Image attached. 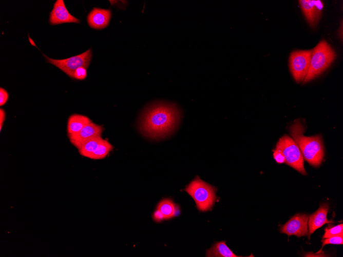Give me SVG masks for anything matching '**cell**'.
Returning a JSON list of instances; mask_svg holds the SVG:
<instances>
[{"label": "cell", "mask_w": 343, "mask_h": 257, "mask_svg": "<svg viewBox=\"0 0 343 257\" xmlns=\"http://www.w3.org/2000/svg\"><path fill=\"white\" fill-rule=\"evenodd\" d=\"M9 97V94L7 91L1 87L0 88V106H2L5 104Z\"/></svg>", "instance_id": "603a6c76"}, {"label": "cell", "mask_w": 343, "mask_h": 257, "mask_svg": "<svg viewBox=\"0 0 343 257\" xmlns=\"http://www.w3.org/2000/svg\"><path fill=\"white\" fill-rule=\"evenodd\" d=\"M309 215L304 213H297L292 216L285 224L281 226L280 231L289 236L296 235L299 238L308 235V223Z\"/></svg>", "instance_id": "ba28073f"}, {"label": "cell", "mask_w": 343, "mask_h": 257, "mask_svg": "<svg viewBox=\"0 0 343 257\" xmlns=\"http://www.w3.org/2000/svg\"><path fill=\"white\" fill-rule=\"evenodd\" d=\"M276 148L279 149L285 157V163L301 174L306 175L303 157L296 143L290 136L284 135L278 140Z\"/></svg>", "instance_id": "5b68a950"}, {"label": "cell", "mask_w": 343, "mask_h": 257, "mask_svg": "<svg viewBox=\"0 0 343 257\" xmlns=\"http://www.w3.org/2000/svg\"><path fill=\"white\" fill-rule=\"evenodd\" d=\"M273 156L277 163L281 164L285 163V157L279 149L276 148L274 150Z\"/></svg>", "instance_id": "7402d4cb"}, {"label": "cell", "mask_w": 343, "mask_h": 257, "mask_svg": "<svg viewBox=\"0 0 343 257\" xmlns=\"http://www.w3.org/2000/svg\"><path fill=\"white\" fill-rule=\"evenodd\" d=\"M51 25L66 23H80V20L72 15L66 8L63 0H57L50 12L49 19Z\"/></svg>", "instance_id": "8fae6325"}, {"label": "cell", "mask_w": 343, "mask_h": 257, "mask_svg": "<svg viewBox=\"0 0 343 257\" xmlns=\"http://www.w3.org/2000/svg\"><path fill=\"white\" fill-rule=\"evenodd\" d=\"M87 76V68L81 67L77 69L73 73L72 78L79 80H84Z\"/></svg>", "instance_id": "44dd1931"}, {"label": "cell", "mask_w": 343, "mask_h": 257, "mask_svg": "<svg viewBox=\"0 0 343 257\" xmlns=\"http://www.w3.org/2000/svg\"><path fill=\"white\" fill-rule=\"evenodd\" d=\"M322 238L326 239L333 236L343 235V225L339 224L330 228H326Z\"/></svg>", "instance_id": "d6986e66"}, {"label": "cell", "mask_w": 343, "mask_h": 257, "mask_svg": "<svg viewBox=\"0 0 343 257\" xmlns=\"http://www.w3.org/2000/svg\"><path fill=\"white\" fill-rule=\"evenodd\" d=\"M329 210V205L327 203H322L314 213L309 217V236H310L316 229L320 228L327 223L331 222L328 220L327 215Z\"/></svg>", "instance_id": "4fadbf2b"}, {"label": "cell", "mask_w": 343, "mask_h": 257, "mask_svg": "<svg viewBox=\"0 0 343 257\" xmlns=\"http://www.w3.org/2000/svg\"><path fill=\"white\" fill-rule=\"evenodd\" d=\"M91 122V120L85 115L79 114L71 115L67 122V130L68 134L78 132Z\"/></svg>", "instance_id": "5bb4252c"}, {"label": "cell", "mask_w": 343, "mask_h": 257, "mask_svg": "<svg viewBox=\"0 0 343 257\" xmlns=\"http://www.w3.org/2000/svg\"><path fill=\"white\" fill-rule=\"evenodd\" d=\"M47 62L55 66L69 76L72 78L75 70L79 67L87 68L91 59V49L83 53L63 60H54L44 55Z\"/></svg>", "instance_id": "52a82bcc"}, {"label": "cell", "mask_w": 343, "mask_h": 257, "mask_svg": "<svg viewBox=\"0 0 343 257\" xmlns=\"http://www.w3.org/2000/svg\"><path fill=\"white\" fill-rule=\"evenodd\" d=\"M184 190L194 200L199 211L209 210L216 201L214 187L198 176L186 186Z\"/></svg>", "instance_id": "277c9868"}, {"label": "cell", "mask_w": 343, "mask_h": 257, "mask_svg": "<svg viewBox=\"0 0 343 257\" xmlns=\"http://www.w3.org/2000/svg\"><path fill=\"white\" fill-rule=\"evenodd\" d=\"M207 257H239L226 245L225 241L216 243L206 252Z\"/></svg>", "instance_id": "9a60e30c"}, {"label": "cell", "mask_w": 343, "mask_h": 257, "mask_svg": "<svg viewBox=\"0 0 343 257\" xmlns=\"http://www.w3.org/2000/svg\"><path fill=\"white\" fill-rule=\"evenodd\" d=\"M305 129L298 121L290 127L292 138L298 145L303 158L312 166L317 167L324 156V146L322 137L318 134L312 136H304Z\"/></svg>", "instance_id": "7a4b0ae2"}, {"label": "cell", "mask_w": 343, "mask_h": 257, "mask_svg": "<svg viewBox=\"0 0 343 257\" xmlns=\"http://www.w3.org/2000/svg\"><path fill=\"white\" fill-rule=\"evenodd\" d=\"M111 16L110 9L94 8L87 16L88 24L92 28L101 29L108 25Z\"/></svg>", "instance_id": "7c38bea8"}, {"label": "cell", "mask_w": 343, "mask_h": 257, "mask_svg": "<svg viewBox=\"0 0 343 257\" xmlns=\"http://www.w3.org/2000/svg\"><path fill=\"white\" fill-rule=\"evenodd\" d=\"M336 53L328 43L322 39L312 49L308 72L303 82L307 83L325 71L336 59Z\"/></svg>", "instance_id": "3957f363"}, {"label": "cell", "mask_w": 343, "mask_h": 257, "mask_svg": "<svg viewBox=\"0 0 343 257\" xmlns=\"http://www.w3.org/2000/svg\"><path fill=\"white\" fill-rule=\"evenodd\" d=\"M157 209L161 211L165 220L174 217L177 212L176 205L170 199H164L160 201Z\"/></svg>", "instance_id": "2e32d148"}, {"label": "cell", "mask_w": 343, "mask_h": 257, "mask_svg": "<svg viewBox=\"0 0 343 257\" xmlns=\"http://www.w3.org/2000/svg\"><path fill=\"white\" fill-rule=\"evenodd\" d=\"M103 128L91 122L77 132L68 134L70 142L78 149L86 142L101 136Z\"/></svg>", "instance_id": "9c48e42d"}, {"label": "cell", "mask_w": 343, "mask_h": 257, "mask_svg": "<svg viewBox=\"0 0 343 257\" xmlns=\"http://www.w3.org/2000/svg\"><path fill=\"white\" fill-rule=\"evenodd\" d=\"M180 117V111L176 105L164 102L155 103L144 112L140 129L147 137L163 139L175 130Z\"/></svg>", "instance_id": "6da1fadb"}, {"label": "cell", "mask_w": 343, "mask_h": 257, "mask_svg": "<svg viewBox=\"0 0 343 257\" xmlns=\"http://www.w3.org/2000/svg\"><path fill=\"white\" fill-rule=\"evenodd\" d=\"M321 242H322V245L320 251L326 244H342L343 235H335L326 238V239L321 240Z\"/></svg>", "instance_id": "ffe728a7"}, {"label": "cell", "mask_w": 343, "mask_h": 257, "mask_svg": "<svg viewBox=\"0 0 343 257\" xmlns=\"http://www.w3.org/2000/svg\"><path fill=\"white\" fill-rule=\"evenodd\" d=\"M113 149L112 145L106 140L102 139L89 159L101 160L107 156Z\"/></svg>", "instance_id": "ac0fdd59"}, {"label": "cell", "mask_w": 343, "mask_h": 257, "mask_svg": "<svg viewBox=\"0 0 343 257\" xmlns=\"http://www.w3.org/2000/svg\"><path fill=\"white\" fill-rule=\"evenodd\" d=\"M102 139L100 136L86 142L78 149L79 153L83 156L90 158Z\"/></svg>", "instance_id": "e0dca14e"}, {"label": "cell", "mask_w": 343, "mask_h": 257, "mask_svg": "<svg viewBox=\"0 0 343 257\" xmlns=\"http://www.w3.org/2000/svg\"><path fill=\"white\" fill-rule=\"evenodd\" d=\"M312 50H296L290 54L289 68L297 83H303L309 69Z\"/></svg>", "instance_id": "8992f818"}, {"label": "cell", "mask_w": 343, "mask_h": 257, "mask_svg": "<svg viewBox=\"0 0 343 257\" xmlns=\"http://www.w3.org/2000/svg\"><path fill=\"white\" fill-rule=\"evenodd\" d=\"M308 24L315 28L318 23L324 4L320 0H300L298 1Z\"/></svg>", "instance_id": "30bf717a"}, {"label": "cell", "mask_w": 343, "mask_h": 257, "mask_svg": "<svg viewBox=\"0 0 343 257\" xmlns=\"http://www.w3.org/2000/svg\"><path fill=\"white\" fill-rule=\"evenodd\" d=\"M154 219L159 222L164 220V217L161 211L158 209L154 212L153 215Z\"/></svg>", "instance_id": "cb8c5ba5"}, {"label": "cell", "mask_w": 343, "mask_h": 257, "mask_svg": "<svg viewBox=\"0 0 343 257\" xmlns=\"http://www.w3.org/2000/svg\"><path fill=\"white\" fill-rule=\"evenodd\" d=\"M6 118V113L5 110L1 108L0 109V130H2L3 128L4 122L5 121Z\"/></svg>", "instance_id": "d4e9b609"}]
</instances>
